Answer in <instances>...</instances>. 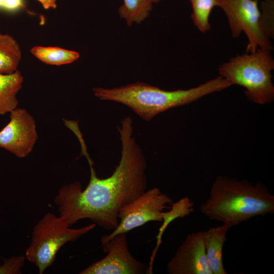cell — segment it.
Masks as SVG:
<instances>
[{
    "instance_id": "6",
    "label": "cell",
    "mask_w": 274,
    "mask_h": 274,
    "mask_svg": "<svg viewBox=\"0 0 274 274\" xmlns=\"http://www.w3.org/2000/svg\"><path fill=\"white\" fill-rule=\"evenodd\" d=\"M172 203V198L157 187L145 191L120 209L118 216L120 222L112 232L101 237V243L116 234L126 233L149 221H162L164 210L169 208L167 205Z\"/></svg>"
},
{
    "instance_id": "21",
    "label": "cell",
    "mask_w": 274,
    "mask_h": 274,
    "mask_svg": "<svg viewBox=\"0 0 274 274\" xmlns=\"http://www.w3.org/2000/svg\"><path fill=\"white\" fill-rule=\"evenodd\" d=\"M45 9H55L57 6L56 0H37Z\"/></svg>"
},
{
    "instance_id": "8",
    "label": "cell",
    "mask_w": 274,
    "mask_h": 274,
    "mask_svg": "<svg viewBox=\"0 0 274 274\" xmlns=\"http://www.w3.org/2000/svg\"><path fill=\"white\" fill-rule=\"evenodd\" d=\"M107 255L85 268L80 274H148V265L135 259L128 248L126 233L101 243Z\"/></svg>"
},
{
    "instance_id": "13",
    "label": "cell",
    "mask_w": 274,
    "mask_h": 274,
    "mask_svg": "<svg viewBox=\"0 0 274 274\" xmlns=\"http://www.w3.org/2000/svg\"><path fill=\"white\" fill-rule=\"evenodd\" d=\"M21 57V50L16 40L9 35L0 33V74L16 71Z\"/></svg>"
},
{
    "instance_id": "23",
    "label": "cell",
    "mask_w": 274,
    "mask_h": 274,
    "mask_svg": "<svg viewBox=\"0 0 274 274\" xmlns=\"http://www.w3.org/2000/svg\"><path fill=\"white\" fill-rule=\"evenodd\" d=\"M4 0H0V8H2Z\"/></svg>"
},
{
    "instance_id": "1",
    "label": "cell",
    "mask_w": 274,
    "mask_h": 274,
    "mask_svg": "<svg viewBox=\"0 0 274 274\" xmlns=\"http://www.w3.org/2000/svg\"><path fill=\"white\" fill-rule=\"evenodd\" d=\"M118 127L122 144L119 164L109 177L96 176L93 162L83 138L79 140L81 153L89 163L90 178L83 190L75 182L62 186L54 198L59 216L71 227L79 220L88 219L107 229L117 226L120 209L146 191L147 164L142 151L132 137V120L129 116Z\"/></svg>"
},
{
    "instance_id": "22",
    "label": "cell",
    "mask_w": 274,
    "mask_h": 274,
    "mask_svg": "<svg viewBox=\"0 0 274 274\" xmlns=\"http://www.w3.org/2000/svg\"><path fill=\"white\" fill-rule=\"evenodd\" d=\"M148 1L152 4L158 3L160 1V0H148Z\"/></svg>"
},
{
    "instance_id": "19",
    "label": "cell",
    "mask_w": 274,
    "mask_h": 274,
    "mask_svg": "<svg viewBox=\"0 0 274 274\" xmlns=\"http://www.w3.org/2000/svg\"><path fill=\"white\" fill-rule=\"evenodd\" d=\"M25 259V255H19L4 259V263L0 265V273H21V268L24 264Z\"/></svg>"
},
{
    "instance_id": "4",
    "label": "cell",
    "mask_w": 274,
    "mask_h": 274,
    "mask_svg": "<svg viewBox=\"0 0 274 274\" xmlns=\"http://www.w3.org/2000/svg\"><path fill=\"white\" fill-rule=\"evenodd\" d=\"M270 51L258 48L254 52L237 55L220 65V76L232 85L244 87L248 100L262 105L270 102L274 98L271 74L274 60Z\"/></svg>"
},
{
    "instance_id": "15",
    "label": "cell",
    "mask_w": 274,
    "mask_h": 274,
    "mask_svg": "<svg viewBox=\"0 0 274 274\" xmlns=\"http://www.w3.org/2000/svg\"><path fill=\"white\" fill-rule=\"evenodd\" d=\"M30 52L41 61L50 65L69 64L80 57L76 51L57 47L35 46L31 49Z\"/></svg>"
},
{
    "instance_id": "7",
    "label": "cell",
    "mask_w": 274,
    "mask_h": 274,
    "mask_svg": "<svg viewBox=\"0 0 274 274\" xmlns=\"http://www.w3.org/2000/svg\"><path fill=\"white\" fill-rule=\"evenodd\" d=\"M217 6L225 12L232 37L238 38L242 32L246 34L248 40L246 52H254L258 48L272 50L270 40L260 28L257 0H218Z\"/></svg>"
},
{
    "instance_id": "16",
    "label": "cell",
    "mask_w": 274,
    "mask_h": 274,
    "mask_svg": "<svg viewBox=\"0 0 274 274\" xmlns=\"http://www.w3.org/2000/svg\"><path fill=\"white\" fill-rule=\"evenodd\" d=\"M152 9L153 4L148 0H123L118 13L130 27L133 23L141 24L150 15Z\"/></svg>"
},
{
    "instance_id": "18",
    "label": "cell",
    "mask_w": 274,
    "mask_h": 274,
    "mask_svg": "<svg viewBox=\"0 0 274 274\" xmlns=\"http://www.w3.org/2000/svg\"><path fill=\"white\" fill-rule=\"evenodd\" d=\"M260 10V28L264 36L270 40L274 36V1H263Z\"/></svg>"
},
{
    "instance_id": "10",
    "label": "cell",
    "mask_w": 274,
    "mask_h": 274,
    "mask_svg": "<svg viewBox=\"0 0 274 274\" xmlns=\"http://www.w3.org/2000/svg\"><path fill=\"white\" fill-rule=\"evenodd\" d=\"M169 274H212L201 231L188 234L167 264Z\"/></svg>"
},
{
    "instance_id": "12",
    "label": "cell",
    "mask_w": 274,
    "mask_h": 274,
    "mask_svg": "<svg viewBox=\"0 0 274 274\" xmlns=\"http://www.w3.org/2000/svg\"><path fill=\"white\" fill-rule=\"evenodd\" d=\"M23 78L17 70L11 74H0V115L17 108V94L21 89Z\"/></svg>"
},
{
    "instance_id": "9",
    "label": "cell",
    "mask_w": 274,
    "mask_h": 274,
    "mask_svg": "<svg viewBox=\"0 0 274 274\" xmlns=\"http://www.w3.org/2000/svg\"><path fill=\"white\" fill-rule=\"evenodd\" d=\"M36 121L27 110L17 108L10 113V120L0 130V148L23 158L32 151L38 139Z\"/></svg>"
},
{
    "instance_id": "24",
    "label": "cell",
    "mask_w": 274,
    "mask_h": 274,
    "mask_svg": "<svg viewBox=\"0 0 274 274\" xmlns=\"http://www.w3.org/2000/svg\"><path fill=\"white\" fill-rule=\"evenodd\" d=\"M263 1H274V0H263Z\"/></svg>"
},
{
    "instance_id": "17",
    "label": "cell",
    "mask_w": 274,
    "mask_h": 274,
    "mask_svg": "<svg viewBox=\"0 0 274 274\" xmlns=\"http://www.w3.org/2000/svg\"><path fill=\"white\" fill-rule=\"evenodd\" d=\"M218 0H190L192 8L191 18L194 25L202 32L211 28L209 17Z\"/></svg>"
},
{
    "instance_id": "11",
    "label": "cell",
    "mask_w": 274,
    "mask_h": 274,
    "mask_svg": "<svg viewBox=\"0 0 274 274\" xmlns=\"http://www.w3.org/2000/svg\"><path fill=\"white\" fill-rule=\"evenodd\" d=\"M230 227L226 224L201 231L207 259L212 274H227L223 263V248L227 240L226 234Z\"/></svg>"
},
{
    "instance_id": "20",
    "label": "cell",
    "mask_w": 274,
    "mask_h": 274,
    "mask_svg": "<svg viewBox=\"0 0 274 274\" xmlns=\"http://www.w3.org/2000/svg\"><path fill=\"white\" fill-rule=\"evenodd\" d=\"M24 6L22 0H4L2 8L14 11Z\"/></svg>"
},
{
    "instance_id": "3",
    "label": "cell",
    "mask_w": 274,
    "mask_h": 274,
    "mask_svg": "<svg viewBox=\"0 0 274 274\" xmlns=\"http://www.w3.org/2000/svg\"><path fill=\"white\" fill-rule=\"evenodd\" d=\"M232 84L219 76L197 87L187 90L167 91L144 82H137L113 88L93 87L95 96L124 105L146 121L173 108L187 105Z\"/></svg>"
},
{
    "instance_id": "5",
    "label": "cell",
    "mask_w": 274,
    "mask_h": 274,
    "mask_svg": "<svg viewBox=\"0 0 274 274\" xmlns=\"http://www.w3.org/2000/svg\"><path fill=\"white\" fill-rule=\"evenodd\" d=\"M95 226L92 223L80 228H71L60 216L47 213L33 227L25 258L42 274L53 264L57 253L62 246L77 240Z\"/></svg>"
},
{
    "instance_id": "2",
    "label": "cell",
    "mask_w": 274,
    "mask_h": 274,
    "mask_svg": "<svg viewBox=\"0 0 274 274\" xmlns=\"http://www.w3.org/2000/svg\"><path fill=\"white\" fill-rule=\"evenodd\" d=\"M210 220L230 228L258 216L274 213V196L261 183L219 176L213 182L208 198L200 207Z\"/></svg>"
},
{
    "instance_id": "14",
    "label": "cell",
    "mask_w": 274,
    "mask_h": 274,
    "mask_svg": "<svg viewBox=\"0 0 274 274\" xmlns=\"http://www.w3.org/2000/svg\"><path fill=\"white\" fill-rule=\"evenodd\" d=\"M193 211V202L188 196H186L181 198L176 202L172 203L169 211L164 212L162 219L163 224L160 227L158 234L156 237V246L152 252L150 257V261L148 265L149 274L153 273V263L154 259L156 252L161 243L162 235L167 226L170 222L176 219L188 216Z\"/></svg>"
}]
</instances>
